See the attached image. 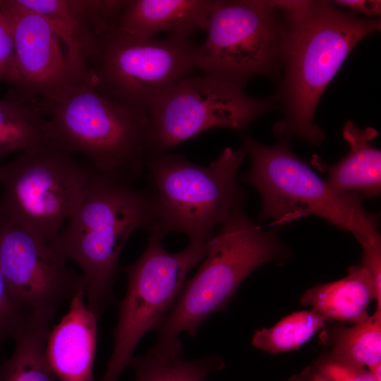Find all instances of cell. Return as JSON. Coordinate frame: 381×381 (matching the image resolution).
Masks as SVG:
<instances>
[{
	"label": "cell",
	"instance_id": "1",
	"mask_svg": "<svg viewBox=\"0 0 381 381\" xmlns=\"http://www.w3.org/2000/svg\"><path fill=\"white\" fill-rule=\"evenodd\" d=\"M275 3L282 17L279 54L286 116L274 133L318 145L324 139L313 120L318 102L354 47L380 30V20L361 18L327 1Z\"/></svg>",
	"mask_w": 381,
	"mask_h": 381
},
{
	"label": "cell",
	"instance_id": "8",
	"mask_svg": "<svg viewBox=\"0 0 381 381\" xmlns=\"http://www.w3.org/2000/svg\"><path fill=\"white\" fill-rule=\"evenodd\" d=\"M209 240L189 241L182 250L170 253L162 238L150 235L140 257L122 267L128 277L126 292L119 304L113 350L100 381L119 380L143 336L172 308L188 274L205 255Z\"/></svg>",
	"mask_w": 381,
	"mask_h": 381
},
{
	"label": "cell",
	"instance_id": "11",
	"mask_svg": "<svg viewBox=\"0 0 381 381\" xmlns=\"http://www.w3.org/2000/svg\"><path fill=\"white\" fill-rule=\"evenodd\" d=\"M205 30L195 68L205 74L245 82L276 71L281 20L275 1L214 0Z\"/></svg>",
	"mask_w": 381,
	"mask_h": 381
},
{
	"label": "cell",
	"instance_id": "21",
	"mask_svg": "<svg viewBox=\"0 0 381 381\" xmlns=\"http://www.w3.org/2000/svg\"><path fill=\"white\" fill-rule=\"evenodd\" d=\"M44 102L10 92L0 99V158L46 142Z\"/></svg>",
	"mask_w": 381,
	"mask_h": 381
},
{
	"label": "cell",
	"instance_id": "12",
	"mask_svg": "<svg viewBox=\"0 0 381 381\" xmlns=\"http://www.w3.org/2000/svg\"><path fill=\"white\" fill-rule=\"evenodd\" d=\"M49 245L0 210V270L8 294L25 314L54 315L58 307L80 291L82 275Z\"/></svg>",
	"mask_w": 381,
	"mask_h": 381
},
{
	"label": "cell",
	"instance_id": "23",
	"mask_svg": "<svg viewBox=\"0 0 381 381\" xmlns=\"http://www.w3.org/2000/svg\"><path fill=\"white\" fill-rule=\"evenodd\" d=\"M332 351L370 367L381 362V310L362 322L332 332Z\"/></svg>",
	"mask_w": 381,
	"mask_h": 381
},
{
	"label": "cell",
	"instance_id": "7",
	"mask_svg": "<svg viewBox=\"0 0 381 381\" xmlns=\"http://www.w3.org/2000/svg\"><path fill=\"white\" fill-rule=\"evenodd\" d=\"M89 171L48 143L32 145L3 166L0 210L49 245L78 208Z\"/></svg>",
	"mask_w": 381,
	"mask_h": 381
},
{
	"label": "cell",
	"instance_id": "28",
	"mask_svg": "<svg viewBox=\"0 0 381 381\" xmlns=\"http://www.w3.org/2000/svg\"><path fill=\"white\" fill-rule=\"evenodd\" d=\"M334 5L361 12L368 16H378L381 13V1L374 0H338L332 1Z\"/></svg>",
	"mask_w": 381,
	"mask_h": 381
},
{
	"label": "cell",
	"instance_id": "18",
	"mask_svg": "<svg viewBox=\"0 0 381 381\" xmlns=\"http://www.w3.org/2000/svg\"><path fill=\"white\" fill-rule=\"evenodd\" d=\"M376 299V310H381V293L369 272L362 265L349 268L343 279L318 285L304 292L301 297L303 306L327 321L358 323L369 315L368 307Z\"/></svg>",
	"mask_w": 381,
	"mask_h": 381
},
{
	"label": "cell",
	"instance_id": "5",
	"mask_svg": "<svg viewBox=\"0 0 381 381\" xmlns=\"http://www.w3.org/2000/svg\"><path fill=\"white\" fill-rule=\"evenodd\" d=\"M46 143L85 156L98 172L129 181L145 171L148 157L146 111L110 99L85 84L44 102Z\"/></svg>",
	"mask_w": 381,
	"mask_h": 381
},
{
	"label": "cell",
	"instance_id": "22",
	"mask_svg": "<svg viewBox=\"0 0 381 381\" xmlns=\"http://www.w3.org/2000/svg\"><path fill=\"white\" fill-rule=\"evenodd\" d=\"M325 322L326 320L313 310L296 312L271 328L255 331L251 344L272 354L296 350L323 327Z\"/></svg>",
	"mask_w": 381,
	"mask_h": 381
},
{
	"label": "cell",
	"instance_id": "15",
	"mask_svg": "<svg viewBox=\"0 0 381 381\" xmlns=\"http://www.w3.org/2000/svg\"><path fill=\"white\" fill-rule=\"evenodd\" d=\"M99 318L89 308L84 291L70 300L67 313L49 331L45 357L61 381H94Z\"/></svg>",
	"mask_w": 381,
	"mask_h": 381
},
{
	"label": "cell",
	"instance_id": "9",
	"mask_svg": "<svg viewBox=\"0 0 381 381\" xmlns=\"http://www.w3.org/2000/svg\"><path fill=\"white\" fill-rule=\"evenodd\" d=\"M197 49L185 36L136 40L114 32L99 40L87 65L88 81L107 98L146 111L195 68Z\"/></svg>",
	"mask_w": 381,
	"mask_h": 381
},
{
	"label": "cell",
	"instance_id": "31",
	"mask_svg": "<svg viewBox=\"0 0 381 381\" xmlns=\"http://www.w3.org/2000/svg\"><path fill=\"white\" fill-rule=\"evenodd\" d=\"M3 175V166L0 167V181Z\"/></svg>",
	"mask_w": 381,
	"mask_h": 381
},
{
	"label": "cell",
	"instance_id": "2",
	"mask_svg": "<svg viewBox=\"0 0 381 381\" xmlns=\"http://www.w3.org/2000/svg\"><path fill=\"white\" fill-rule=\"evenodd\" d=\"M151 208L147 190L128 180L90 171L81 200L49 246L82 270L85 298L99 318L113 299L121 252L138 229L148 230Z\"/></svg>",
	"mask_w": 381,
	"mask_h": 381
},
{
	"label": "cell",
	"instance_id": "26",
	"mask_svg": "<svg viewBox=\"0 0 381 381\" xmlns=\"http://www.w3.org/2000/svg\"><path fill=\"white\" fill-rule=\"evenodd\" d=\"M15 69L14 42L11 26L0 10V83L11 85Z\"/></svg>",
	"mask_w": 381,
	"mask_h": 381
},
{
	"label": "cell",
	"instance_id": "30",
	"mask_svg": "<svg viewBox=\"0 0 381 381\" xmlns=\"http://www.w3.org/2000/svg\"><path fill=\"white\" fill-rule=\"evenodd\" d=\"M368 370L375 381H381V362L368 367Z\"/></svg>",
	"mask_w": 381,
	"mask_h": 381
},
{
	"label": "cell",
	"instance_id": "4",
	"mask_svg": "<svg viewBox=\"0 0 381 381\" xmlns=\"http://www.w3.org/2000/svg\"><path fill=\"white\" fill-rule=\"evenodd\" d=\"M246 155L243 145L226 147L206 167L166 152L149 156L145 171L151 208L150 234L162 239L170 232H181L190 241H208L241 205L236 176Z\"/></svg>",
	"mask_w": 381,
	"mask_h": 381
},
{
	"label": "cell",
	"instance_id": "27",
	"mask_svg": "<svg viewBox=\"0 0 381 381\" xmlns=\"http://www.w3.org/2000/svg\"><path fill=\"white\" fill-rule=\"evenodd\" d=\"M362 265L366 268L373 278L377 289L381 293V241L363 247Z\"/></svg>",
	"mask_w": 381,
	"mask_h": 381
},
{
	"label": "cell",
	"instance_id": "6",
	"mask_svg": "<svg viewBox=\"0 0 381 381\" xmlns=\"http://www.w3.org/2000/svg\"><path fill=\"white\" fill-rule=\"evenodd\" d=\"M243 142L251 159L243 180L260 195L261 219L282 224L315 215L351 231L362 247L380 240L375 219L364 210L360 198L329 186L292 152L289 138L273 146L249 136Z\"/></svg>",
	"mask_w": 381,
	"mask_h": 381
},
{
	"label": "cell",
	"instance_id": "17",
	"mask_svg": "<svg viewBox=\"0 0 381 381\" xmlns=\"http://www.w3.org/2000/svg\"><path fill=\"white\" fill-rule=\"evenodd\" d=\"M377 135L372 127L361 129L352 121L343 128V137L349 146L348 154L334 164L315 155L312 164L326 174L325 181L334 190L344 193L378 196L381 189V151L370 141Z\"/></svg>",
	"mask_w": 381,
	"mask_h": 381
},
{
	"label": "cell",
	"instance_id": "25",
	"mask_svg": "<svg viewBox=\"0 0 381 381\" xmlns=\"http://www.w3.org/2000/svg\"><path fill=\"white\" fill-rule=\"evenodd\" d=\"M26 317L11 298L0 270V343L8 337L13 338Z\"/></svg>",
	"mask_w": 381,
	"mask_h": 381
},
{
	"label": "cell",
	"instance_id": "13",
	"mask_svg": "<svg viewBox=\"0 0 381 381\" xmlns=\"http://www.w3.org/2000/svg\"><path fill=\"white\" fill-rule=\"evenodd\" d=\"M13 34L15 69L9 92L44 102L58 100L89 83L69 62L48 22L18 0H0Z\"/></svg>",
	"mask_w": 381,
	"mask_h": 381
},
{
	"label": "cell",
	"instance_id": "14",
	"mask_svg": "<svg viewBox=\"0 0 381 381\" xmlns=\"http://www.w3.org/2000/svg\"><path fill=\"white\" fill-rule=\"evenodd\" d=\"M49 24L71 65L88 81L87 64L99 40L114 28L115 0H18Z\"/></svg>",
	"mask_w": 381,
	"mask_h": 381
},
{
	"label": "cell",
	"instance_id": "10",
	"mask_svg": "<svg viewBox=\"0 0 381 381\" xmlns=\"http://www.w3.org/2000/svg\"><path fill=\"white\" fill-rule=\"evenodd\" d=\"M245 82L205 74L178 81L148 107V157L214 128L242 129L273 103L245 91Z\"/></svg>",
	"mask_w": 381,
	"mask_h": 381
},
{
	"label": "cell",
	"instance_id": "29",
	"mask_svg": "<svg viewBox=\"0 0 381 381\" xmlns=\"http://www.w3.org/2000/svg\"><path fill=\"white\" fill-rule=\"evenodd\" d=\"M285 381H329L313 365L304 368L301 373L294 374Z\"/></svg>",
	"mask_w": 381,
	"mask_h": 381
},
{
	"label": "cell",
	"instance_id": "24",
	"mask_svg": "<svg viewBox=\"0 0 381 381\" xmlns=\"http://www.w3.org/2000/svg\"><path fill=\"white\" fill-rule=\"evenodd\" d=\"M313 365L329 381H375L365 365L332 351Z\"/></svg>",
	"mask_w": 381,
	"mask_h": 381
},
{
	"label": "cell",
	"instance_id": "16",
	"mask_svg": "<svg viewBox=\"0 0 381 381\" xmlns=\"http://www.w3.org/2000/svg\"><path fill=\"white\" fill-rule=\"evenodd\" d=\"M214 0H126L115 32L136 40L205 30Z\"/></svg>",
	"mask_w": 381,
	"mask_h": 381
},
{
	"label": "cell",
	"instance_id": "3",
	"mask_svg": "<svg viewBox=\"0 0 381 381\" xmlns=\"http://www.w3.org/2000/svg\"><path fill=\"white\" fill-rule=\"evenodd\" d=\"M286 254L276 231H265L236 207L210 238L195 274L186 280L174 304L152 332V346L182 344L183 332L194 337L212 315L224 311L243 281L260 266Z\"/></svg>",
	"mask_w": 381,
	"mask_h": 381
},
{
	"label": "cell",
	"instance_id": "20",
	"mask_svg": "<svg viewBox=\"0 0 381 381\" xmlns=\"http://www.w3.org/2000/svg\"><path fill=\"white\" fill-rule=\"evenodd\" d=\"M128 367L133 372V381H207L211 374L224 368V363L217 356L185 359L181 344L151 347L144 355L133 356Z\"/></svg>",
	"mask_w": 381,
	"mask_h": 381
},
{
	"label": "cell",
	"instance_id": "19",
	"mask_svg": "<svg viewBox=\"0 0 381 381\" xmlns=\"http://www.w3.org/2000/svg\"><path fill=\"white\" fill-rule=\"evenodd\" d=\"M54 315L31 313L13 337L15 349L0 363V381H55L45 357V346Z\"/></svg>",
	"mask_w": 381,
	"mask_h": 381
}]
</instances>
